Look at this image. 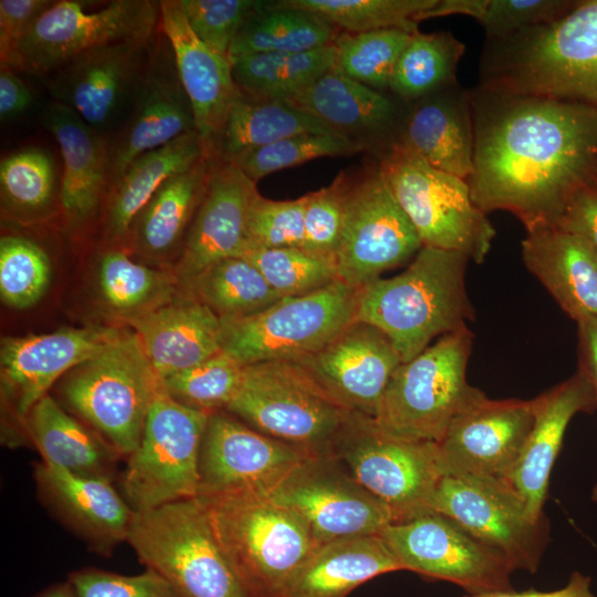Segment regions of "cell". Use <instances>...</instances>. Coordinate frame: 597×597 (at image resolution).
<instances>
[{"label": "cell", "mask_w": 597, "mask_h": 597, "mask_svg": "<svg viewBox=\"0 0 597 597\" xmlns=\"http://www.w3.org/2000/svg\"><path fill=\"white\" fill-rule=\"evenodd\" d=\"M97 290L104 306L122 323L164 306L180 294L172 271L139 263L124 248L109 244L98 258Z\"/></svg>", "instance_id": "f35d334b"}, {"label": "cell", "mask_w": 597, "mask_h": 597, "mask_svg": "<svg viewBox=\"0 0 597 597\" xmlns=\"http://www.w3.org/2000/svg\"><path fill=\"white\" fill-rule=\"evenodd\" d=\"M308 451L265 436L226 410L209 415L199 453L198 494L268 495Z\"/></svg>", "instance_id": "ffe728a7"}, {"label": "cell", "mask_w": 597, "mask_h": 597, "mask_svg": "<svg viewBox=\"0 0 597 597\" xmlns=\"http://www.w3.org/2000/svg\"><path fill=\"white\" fill-rule=\"evenodd\" d=\"M338 33L312 12L259 1L237 32L228 57L232 64L253 54L311 51L333 44Z\"/></svg>", "instance_id": "74e56055"}, {"label": "cell", "mask_w": 597, "mask_h": 597, "mask_svg": "<svg viewBox=\"0 0 597 597\" xmlns=\"http://www.w3.org/2000/svg\"><path fill=\"white\" fill-rule=\"evenodd\" d=\"M41 122L61 151L60 216L66 230L100 224L108 187L107 138L57 102L44 108Z\"/></svg>", "instance_id": "484cf974"}, {"label": "cell", "mask_w": 597, "mask_h": 597, "mask_svg": "<svg viewBox=\"0 0 597 597\" xmlns=\"http://www.w3.org/2000/svg\"><path fill=\"white\" fill-rule=\"evenodd\" d=\"M23 433L45 463L85 478L113 482L117 475L121 454L49 394L29 411Z\"/></svg>", "instance_id": "1f68e13d"}, {"label": "cell", "mask_w": 597, "mask_h": 597, "mask_svg": "<svg viewBox=\"0 0 597 597\" xmlns=\"http://www.w3.org/2000/svg\"><path fill=\"white\" fill-rule=\"evenodd\" d=\"M269 285L282 297L304 295L338 280L336 264L301 248L244 249Z\"/></svg>", "instance_id": "681fc988"}, {"label": "cell", "mask_w": 597, "mask_h": 597, "mask_svg": "<svg viewBox=\"0 0 597 597\" xmlns=\"http://www.w3.org/2000/svg\"><path fill=\"white\" fill-rule=\"evenodd\" d=\"M304 206L305 196L293 200H271L259 193L250 210L244 249H302Z\"/></svg>", "instance_id": "816d5d0a"}, {"label": "cell", "mask_w": 597, "mask_h": 597, "mask_svg": "<svg viewBox=\"0 0 597 597\" xmlns=\"http://www.w3.org/2000/svg\"><path fill=\"white\" fill-rule=\"evenodd\" d=\"M526 269L576 323L597 318V251L584 237L557 227L526 232Z\"/></svg>", "instance_id": "f546056e"}, {"label": "cell", "mask_w": 597, "mask_h": 597, "mask_svg": "<svg viewBox=\"0 0 597 597\" xmlns=\"http://www.w3.org/2000/svg\"><path fill=\"white\" fill-rule=\"evenodd\" d=\"M179 2L193 33L211 50L228 60L237 32L259 3L254 0H179Z\"/></svg>", "instance_id": "db71d44e"}, {"label": "cell", "mask_w": 597, "mask_h": 597, "mask_svg": "<svg viewBox=\"0 0 597 597\" xmlns=\"http://www.w3.org/2000/svg\"><path fill=\"white\" fill-rule=\"evenodd\" d=\"M61 171L52 154L28 146L0 161L2 218L28 226L60 214Z\"/></svg>", "instance_id": "8d00e7d4"}, {"label": "cell", "mask_w": 597, "mask_h": 597, "mask_svg": "<svg viewBox=\"0 0 597 597\" xmlns=\"http://www.w3.org/2000/svg\"><path fill=\"white\" fill-rule=\"evenodd\" d=\"M244 366L224 352L161 381L177 402L208 413L226 410L243 379Z\"/></svg>", "instance_id": "7dc6e473"}, {"label": "cell", "mask_w": 597, "mask_h": 597, "mask_svg": "<svg viewBox=\"0 0 597 597\" xmlns=\"http://www.w3.org/2000/svg\"><path fill=\"white\" fill-rule=\"evenodd\" d=\"M51 262L34 240L4 234L0 239V295L4 304L24 310L38 303L51 280Z\"/></svg>", "instance_id": "c3c4849f"}, {"label": "cell", "mask_w": 597, "mask_h": 597, "mask_svg": "<svg viewBox=\"0 0 597 597\" xmlns=\"http://www.w3.org/2000/svg\"><path fill=\"white\" fill-rule=\"evenodd\" d=\"M33 95L24 81L10 65L0 63V118L2 122L24 114Z\"/></svg>", "instance_id": "680465c9"}, {"label": "cell", "mask_w": 597, "mask_h": 597, "mask_svg": "<svg viewBox=\"0 0 597 597\" xmlns=\"http://www.w3.org/2000/svg\"><path fill=\"white\" fill-rule=\"evenodd\" d=\"M472 344L465 327L401 363L373 418L378 427L402 439L438 443L459 413L486 396L467 379Z\"/></svg>", "instance_id": "52a82bcc"}, {"label": "cell", "mask_w": 597, "mask_h": 597, "mask_svg": "<svg viewBox=\"0 0 597 597\" xmlns=\"http://www.w3.org/2000/svg\"><path fill=\"white\" fill-rule=\"evenodd\" d=\"M358 294L336 280L256 314L220 320L221 349L243 366L307 357L356 320Z\"/></svg>", "instance_id": "30bf717a"}, {"label": "cell", "mask_w": 597, "mask_h": 597, "mask_svg": "<svg viewBox=\"0 0 597 597\" xmlns=\"http://www.w3.org/2000/svg\"><path fill=\"white\" fill-rule=\"evenodd\" d=\"M329 454L388 506L392 523L431 512V501L442 478L436 442L389 434L371 417L352 412Z\"/></svg>", "instance_id": "8fae6325"}, {"label": "cell", "mask_w": 597, "mask_h": 597, "mask_svg": "<svg viewBox=\"0 0 597 597\" xmlns=\"http://www.w3.org/2000/svg\"><path fill=\"white\" fill-rule=\"evenodd\" d=\"M196 498L254 597H283L290 579L320 545L300 516L268 495L237 491Z\"/></svg>", "instance_id": "277c9868"}, {"label": "cell", "mask_w": 597, "mask_h": 597, "mask_svg": "<svg viewBox=\"0 0 597 597\" xmlns=\"http://www.w3.org/2000/svg\"><path fill=\"white\" fill-rule=\"evenodd\" d=\"M334 43L304 52L260 53L232 63L238 90L259 98L284 101L334 69Z\"/></svg>", "instance_id": "60d3db41"}, {"label": "cell", "mask_w": 597, "mask_h": 597, "mask_svg": "<svg viewBox=\"0 0 597 597\" xmlns=\"http://www.w3.org/2000/svg\"><path fill=\"white\" fill-rule=\"evenodd\" d=\"M367 147L365 142L338 133L303 134L249 150L229 163L256 184L259 179L284 168L322 157L353 155Z\"/></svg>", "instance_id": "bcb514c9"}, {"label": "cell", "mask_w": 597, "mask_h": 597, "mask_svg": "<svg viewBox=\"0 0 597 597\" xmlns=\"http://www.w3.org/2000/svg\"><path fill=\"white\" fill-rule=\"evenodd\" d=\"M534 399L486 396L459 413L437 443L442 476L509 479L532 429Z\"/></svg>", "instance_id": "44dd1931"}, {"label": "cell", "mask_w": 597, "mask_h": 597, "mask_svg": "<svg viewBox=\"0 0 597 597\" xmlns=\"http://www.w3.org/2000/svg\"><path fill=\"white\" fill-rule=\"evenodd\" d=\"M576 324L578 370L587 377L593 387L597 410V318H585Z\"/></svg>", "instance_id": "91938a15"}, {"label": "cell", "mask_w": 597, "mask_h": 597, "mask_svg": "<svg viewBox=\"0 0 597 597\" xmlns=\"http://www.w3.org/2000/svg\"><path fill=\"white\" fill-rule=\"evenodd\" d=\"M67 580L77 597H184L164 577L148 568L137 575L83 568L71 573Z\"/></svg>", "instance_id": "11a10c76"}, {"label": "cell", "mask_w": 597, "mask_h": 597, "mask_svg": "<svg viewBox=\"0 0 597 597\" xmlns=\"http://www.w3.org/2000/svg\"><path fill=\"white\" fill-rule=\"evenodd\" d=\"M127 543L184 597H254L221 547L197 498L135 512Z\"/></svg>", "instance_id": "8992f818"}, {"label": "cell", "mask_w": 597, "mask_h": 597, "mask_svg": "<svg viewBox=\"0 0 597 597\" xmlns=\"http://www.w3.org/2000/svg\"><path fill=\"white\" fill-rule=\"evenodd\" d=\"M282 6L312 12L338 32L362 33L384 29L418 32L416 17L438 0H283Z\"/></svg>", "instance_id": "ee69618b"}, {"label": "cell", "mask_w": 597, "mask_h": 597, "mask_svg": "<svg viewBox=\"0 0 597 597\" xmlns=\"http://www.w3.org/2000/svg\"><path fill=\"white\" fill-rule=\"evenodd\" d=\"M591 500L597 503V484L593 488Z\"/></svg>", "instance_id": "be15d7a7"}, {"label": "cell", "mask_w": 597, "mask_h": 597, "mask_svg": "<svg viewBox=\"0 0 597 597\" xmlns=\"http://www.w3.org/2000/svg\"><path fill=\"white\" fill-rule=\"evenodd\" d=\"M470 97L473 202L513 213L526 232L556 227L572 198L597 182V105L481 86Z\"/></svg>", "instance_id": "6da1fadb"}, {"label": "cell", "mask_w": 597, "mask_h": 597, "mask_svg": "<svg viewBox=\"0 0 597 597\" xmlns=\"http://www.w3.org/2000/svg\"><path fill=\"white\" fill-rule=\"evenodd\" d=\"M481 87L597 105V0L559 18L488 41Z\"/></svg>", "instance_id": "7a4b0ae2"}, {"label": "cell", "mask_w": 597, "mask_h": 597, "mask_svg": "<svg viewBox=\"0 0 597 597\" xmlns=\"http://www.w3.org/2000/svg\"><path fill=\"white\" fill-rule=\"evenodd\" d=\"M209 415L177 402L161 388L121 474V494L134 512L197 496Z\"/></svg>", "instance_id": "7c38bea8"}, {"label": "cell", "mask_w": 597, "mask_h": 597, "mask_svg": "<svg viewBox=\"0 0 597 597\" xmlns=\"http://www.w3.org/2000/svg\"><path fill=\"white\" fill-rule=\"evenodd\" d=\"M430 511L499 551L514 570L535 573L548 542V522L535 517L506 480L442 476Z\"/></svg>", "instance_id": "9a60e30c"}, {"label": "cell", "mask_w": 597, "mask_h": 597, "mask_svg": "<svg viewBox=\"0 0 597 597\" xmlns=\"http://www.w3.org/2000/svg\"><path fill=\"white\" fill-rule=\"evenodd\" d=\"M402 567L380 534L321 544L293 575L283 597H346L367 580Z\"/></svg>", "instance_id": "e575fe53"}, {"label": "cell", "mask_w": 597, "mask_h": 597, "mask_svg": "<svg viewBox=\"0 0 597 597\" xmlns=\"http://www.w3.org/2000/svg\"><path fill=\"white\" fill-rule=\"evenodd\" d=\"M535 417L522 453L507 482L535 517L544 516L551 472L570 420L596 410L587 377L577 369L569 378L534 398Z\"/></svg>", "instance_id": "83f0119b"}, {"label": "cell", "mask_w": 597, "mask_h": 597, "mask_svg": "<svg viewBox=\"0 0 597 597\" xmlns=\"http://www.w3.org/2000/svg\"><path fill=\"white\" fill-rule=\"evenodd\" d=\"M268 496L300 516L320 545L380 534L394 522L388 506L332 454L310 455Z\"/></svg>", "instance_id": "ac0fdd59"}, {"label": "cell", "mask_w": 597, "mask_h": 597, "mask_svg": "<svg viewBox=\"0 0 597 597\" xmlns=\"http://www.w3.org/2000/svg\"><path fill=\"white\" fill-rule=\"evenodd\" d=\"M139 343L159 379L220 353V320L189 294L123 322Z\"/></svg>", "instance_id": "f1b7e54d"}, {"label": "cell", "mask_w": 597, "mask_h": 597, "mask_svg": "<svg viewBox=\"0 0 597 597\" xmlns=\"http://www.w3.org/2000/svg\"><path fill=\"white\" fill-rule=\"evenodd\" d=\"M469 261L462 253L422 245L404 272L359 290L356 318L383 331L402 363L410 360L474 318L465 287Z\"/></svg>", "instance_id": "3957f363"}, {"label": "cell", "mask_w": 597, "mask_h": 597, "mask_svg": "<svg viewBox=\"0 0 597 597\" xmlns=\"http://www.w3.org/2000/svg\"><path fill=\"white\" fill-rule=\"evenodd\" d=\"M336 133L285 101L238 92L223 128L219 158L231 161L249 150L303 134Z\"/></svg>", "instance_id": "ab89813d"}, {"label": "cell", "mask_w": 597, "mask_h": 597, "mask_svg": "<svg viewBox=\"0 0 597 597\" xmlns=\"http://www.w3.org/2000/svg\"><path fill=\"white\" fill-rule=\"evenodd\" d=\"M296 362L345 409L374 418L402 359L383 331L356 318L324 347Z\"/></svg>", "instance_id": "603a6c76"}, {"label": "cell", "mask_w": 597, "mask_h": 597, "mask_svg": "<svg viewBox=\"0 0 597 597\" xmlns=\"http://www.w3.org/2000/svg\"><path fill=\"white\" fill-rule=\"evenodd\" d=\"M463 597H597L591 590V578L579 572H574L567 584L555 590L541 591V590H498L478 595H465Z\"/></svg>", "instance_id": "94428289"}, {"label": "cell", "mask_w": 597, "mask_h": 597, "mask_svg": "<svg viewBox=\"0 0 597 597\" xmlns=\"http://www.w3.org/2000/svg\"><path fill=\"white\" fill-rule=\"evenodd\" d=\"M380 535L402 570L452 583L467 595L513 588L509 561L442 514L391 523Z\"/></svg>", "instance_id": "e0dca14e"}, {"label": "cell", "mask_w": 597, "mask_h": 597, "mask_svg": "<svg viewBox=\"0 0 597 597\" xmlns=\"http://www.w3.org/2000/svg\"><path fill=\"white\" fill-rule=\"evenodd\" d=\"M348 177L341 172L334 181L305 195L303 250L335 262L345 214Z\"/></svg>", "instance_id": "f907efd6"}, {"label": "cell", "mask_w": 597, "mask_h": 597, "mask_svg": "<svg viewBox=\"0 0 597 597\" xmlns=\"http://www.w3.org/2000/svg\"><path fill=\"white\" fill-rule=\"evenodd\" d=\"M576 3L570 0H480L474 19L482 25L488 41L502 40L553 21Z\"/></svg>", "instance_id": "f5cc1de1"}, {"label": "cell", "mask_w": 597, "mask_h": 597, "mask_svg": "<svg viewBox=\"0 0 597 597\" xmlns=\"http://www.w3.org/2000/svg\"><path fill=\"white\" fill-rule=\"evenodd\" d=\"M192 130L196 125L191 104L180 82L170 42L160 27L138 93L122 124L107 138V191L138 156Z\"/></svg>", "instance_id": "7402d4cb"}, {"label": "cell", "mask_w": 597, "mask_h": 597, "mask_svg": "<svg viewBox=\"0 0 597 597\" xmlns=\"http://www.w3.org/2000/svg\"><path fill=\"white\" fill-rule=\"evenodd\" d=\"M158 31L147 39L90 51L46 76L44 80L54 102L76 112L88 126L108 138L122 124L138 93Z\"/></svg>", "instance_id": "d6986e66"}, {"label": "cell", "mask_w": 597, "mask_h": 597, "mask_svg": "<svg viewBox=\"0 0 597 597\" xmlns=\"http://www.w3.org/2000/svg\"><path fill=\"white\" fill-rule=\"evenodd\" d=\"M160 27L170 42L180 82L191 104L203 156L219 159L226 121L239 92L232 64L193 33L179 0H160Z\"/></svg>", "instance_id": "d4e9b609"}, {"label": "cell", "mask_w": 597, "mask_h": 597, "mask_svg": "<svg viewBox=\"0 0 597 597\" xmlns=\"http://www.w3.org/2000/svg\"><path fill=\"white\" fill-rule=\"evenodd\" d=\"M256 185L234 164L211 160L208 185L184 248L171 271L179 291L220 260L239 256L247 245Z\"/></svg>", "instance_id": "cb8c5ba5"}, {"label": "cell", "mask_w": 597, "mask_h": 597, "mask_svg": "<svg viewBox=\"0 0 597 597\" xmlns=\"http://www.w3.org/2000/svg\"><path fill=\"white\" fill-rule=\"evenodd\" d=\"M412 34L399 29L339 32L334 41V69L373 90H389L396 64Z\"/></svg>", "instance_id": "f6af8a7d"}, {"label": "cell", "mask_w": 597, "mask_h": 597, "mask_svg": "<svg viewBox=\"0 0 597 597\" xmlns=\"http://www.w3.org/2000/svg\"><path fill=\"white\" fill-rule=\"evenodd\" d=\"M122 327L85 326L48 334L8 336L0 346L1 441L25 446L31 408L74 367L101 353Z\"/></svg>", "instance_id": "5bb4252c"}, {"label": "cell", "mask_w": 597, "mask_h": 597, "mask_svg": "<svg viewBox=\"0 0 597 597\" xmlns=\"http://www.w3.org/2000/svg\"><path fill=\"white\" fill-rule=\"evenodd\" d=\"M378 169L422 245L484 262L495 229L473 202L467 180L430 166L396 140Z\"/></svg>", "instance_id": "9c48e42d"}, {"label": "cell", "mask_w": 597, "mask_h": 597, "mask_svg": "<svg viewBox=\"0 0 597 597\" xmlns=\"http://www.w3.org/2000/svg\"><path fill=\"white\" fill-rule=\"evenodd\" d=\"M35 597H77L73 586L66 583L55 584L43 590Z\"/></svg>", "instance_id": "6125c7cd"}, {"label": "cell", "mask_w": 597, "mask_h": 597, "mask_svg": "<svg viewBox=\"0 0 597 597\" xmlns=\"http://www.w3.org/2000/svg\"><path fill=\"white\" fill-rule=\"evenodd\" d=\"M464 49L449 31L413 33L396 64L389 90L402 100L416 101L458 85L457 69Z\"/></svg>", "instance_id": "7bdbcfd3"}, {"label": "cell", "mask_w": 597, "mask_h": 597, "mask_svg": "<svg viewBox=\"0 0 597 597\" xmlns=\"http://www.w3.org/2000/svg\"><path fill=\"white\" fill-rule=\"evenodd\" d=\"M180 293L191 295L219 320L247 317L282 300L259 269L243 256L226 258L210 265Z\"/></svg>", "instance_id": "b9f144b4"}, {"label": "cell", "mask_w": 597, "mask_h": 597, "mask_svg": "<svg viewBox=\"0 0 597 597\" xmlns=\"http://www.w3.org/2000/svg\"><path fill=\"white\" fill-rule=\"evenodd\" d=\"M202 157L192 130L134 159L107 191L98 224L103 242L123 248L134 219L156 191Z\"/></svg>", "instance_id": "836d02e7"}, {"label": "cell", "mask_w": 597, "mask_h": 597, "mask_svg": "<svg viewBox=\"0 0 597 597\" xmlns=\"http://www.w3.org/2000/svg\"><path fill=\"white\" fill-rule=\"evenodd\" d=\"M33 476L41 502L102 556L127 540L134 510L112 481L85 478L40 461Z\"/></svg>", "instance_id": "4316f807"}, {"label": "cell", "mask_w": 597, "mask_h": 597, "mask_svg": "<svg viewBox=\"0 0 597 597\" xmlns=\"http://www.w3.org/2000/svg\"><path fill=\"white\" fill-rule=\"evenodd\" d=\"M161 388L136 334L122 328L101 353L64 375L56 390L62 406L126 460Z\"/></svg>", "instance_id": "5b68a950"}, {"label": "cell", "mask_w": 597, "mask_h": 597, "mask_svg": "<svg viewBox=\"0 0 597 597\" xmlns=\"http://www.w3.org/2000/svg\"><path fill=\"white\" fill-rule=\"evenodd\" d=\"M419 101L395 140L430 166L468 180L474 153L470 92L458 84Z\"/></svg>", "instance_id": "4dcf8cb0"}, {"label": "cell", "mask_w": 597, "mask_h": 597, "mask_svg": "<svg viewBox=\"0 0 597 597\" xmlns=\"http://www.w3.org/2000/svg\"><path fill=\"white\" fill-rule=\"evenodd\" d=\"M226 411L254 430L312 454H329L352 413L296 360L244 366L240 388Z\"/></svg>", "instance_id": "ba28073f"}, {"label": "cell", "mask_w": 597, "mask_h": 597, "mask_svg": "<svg viewBox=\"0 0 597 597\" xmlns=\"http://www.w3.org/2000/svg\"><path fill=\"white\" fill-rule=\"evenodd\" d=\"M421 247L378 166L357 180L348 179L335 260L339 281L360 290L385 271L410 262Z\"/></svg>", "instance_id": "2e32d148"}, {"label": "cell", "mask_w": 597, "mask_h": 597, "mask_svg": "<svg viewBox=\"0 0 597 597\" xmlns=\"http://www.w3.org/2000/svg\"><path fill=\"white\" fill-rule=\"evenodd\" d=\"M284 101L350 138L385 134L397 118V107L390 98L335 69Z\"/></svg>", "instance_id": "d590c367"}, {"label": "cell", "mask_w": 597, "mask_h": 597, "mask_svg": "<svg viewBox=\"0 0 597 597\" xmlns=\"http://www.w3.org/2000/svg\"><path fill=\"white\" fill-rule=\"evenodd\" d=\"M57 0L21 39L13 69L45 78L70 61L106 45L147 39L160 27V1Z\"/></svg>", "instance_id": "4fadbf2b"}, {"label": "cell", "mask_w": 597, "mask_h": 597, "mask_svg": "<svg viewBox=\"0 0 597 597\" xmlns=\"http://www.w3.org/2000/svg\"><path fill=\"white\" fill-rule=\"evenodd\" d=\"M53 0H0V63L14 66L17 49Z\"/></svg>", "instance_id": "9f6ffc18"}, {"label": "cell", "mask_w": 597, "mask_h": 597, "mask_svg": "<svg viewBox=\"0 0 597 597\" xmlns=\"http://www.w3.org/2000/svg\"><path fill=\"white\" fill-rule=\"evenodd\" d=\"M556 227L584 237L597 251V182L572 198Z\"/></svg>", "instance_id": "6f0895ef"}, {"label": "cell", "mask_w": 597, "mask_h": 597, "mask_svg": "<svg viewBox=\"0 0 597 597\" xmlns=\"http://www.w3.org/2000/svg\"><path fill=\"white\" fill-rule=\"evenodd\" d=\"M211 159L202 157L169 178L134 219L123 248L151 261L176 256L186 242L205 195Z\"/></svg>", "instance_id": "d6a6232c"}]
</instances>
